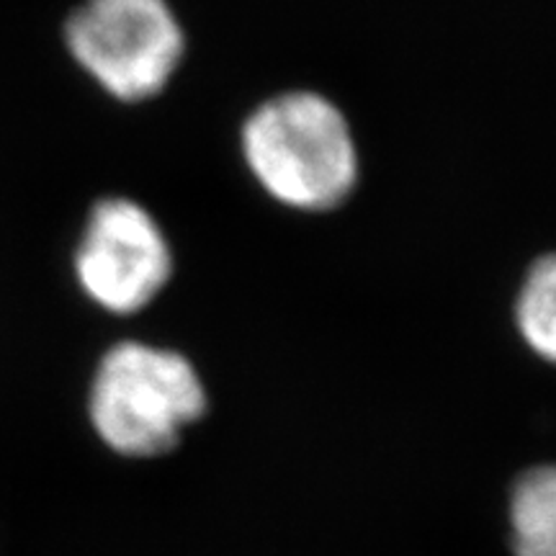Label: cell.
I'll return each instance as SVG.
<instances>
[{
	"instance_id": "obj_3",
	"label": "cell",
	"mask_w": 556,
	"mask_h": 556,
	"mask_svg": "<svg viewBox=\"0 0 556 556\" xmlns=\"http://www.w3.org/2000/svg\"><path fill=\"white\" fill-rule=\"evenodd\" d=\"M65 39L75 62L119 101L152 99L184 58V31L165 0H83Z\"/></svg>"
},
{
	"instance_id": "obj_1",
	"label": "cell",
	"mask_w": 556,
	"mask_h": 556,
	"mask_svg": "<svg viewBox=\"0 0 556 556\" xmlns=\"http://www.w3.org/2000/svg\"><path fill=\"white\" fill-rule=\"evenodd\" d=\"M242 152L258 184L281 204L323 212L353 191L356 144L336 103L317 93H283L250 114Z\"/></svg>"
},
{
	"instance_id": "obj_5",
	"label": "cell",
	"mask_w": 556,
	"mask_h": 556,
	"mask_svg": "<svg viewBox=\"0 0 556 556\" xmlns=\"http://www.w3.org/2000/svg\"><path fill=\"white\" fill-rule=\"evenodd\" d=\"M510 526L516 556H556V467L531 469L518 479Z\"/></svg>"
},
{
	"instance_id": "obj_2",
	"label": "cell",
	"mask_w": 556,
	"mask_h": 556,
	"mask_svg": "<svg viewBox=\"0 0 556 556\" xmlns=\"http://www.w3.org/2000/svg\"><path fill=\"white\" fill-rule=\"evenodd\" d=\"M204 409L206 389L191 361L155 345H114L90 384V422L122 456L168 454Z\"/></svg>"
},
{
	"instance_id": "obj_6",
	"label": "cell",
	"mask_w": 556,
	"mask_h": 556,
	"mask_svg": "<svg viewBox=\"0 0 556 556\" xmlns=\"http://www.w3.org/2000/svg\"><path fill=\"white\" fill-rule=\"evenodd\" d=\"M516 319L531 351L556 364V253L544 255L528 270L518 294Z\"/></svg>"
},
{
	"instance_id": "obj_4",
	"label": "cell",
	"mask_w": 556,
	"mask_h": 556,
	"mask_svg": "<svg viewBox=\"0 0 556 556\" xmlns=\"http://www.w3.org/2000/svg\"><path fill=\"white\" fill-rule=\"evenodd\" d=\"M173 268L163 229L129 199L99 201L75 253V276L96 304L116 315L148 307Z\"/></svg>"
}]
</instances>
